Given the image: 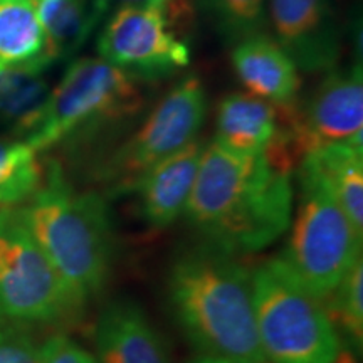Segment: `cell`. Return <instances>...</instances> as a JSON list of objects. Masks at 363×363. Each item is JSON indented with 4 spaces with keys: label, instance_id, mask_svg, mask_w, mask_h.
Instances as JSON below:
<instances>
[{
    "label": "cell",
    "instance_id": "9",
    "mask_svg": "<svg viewBox=\"0 0 363 363\" xmlns=\"http://www.w3.org/2000/svg\"><path fill=\"white\" fill-rule=\"evenodd\" d=\"M278 135L272 145L294 165L308 153L328 145H362V66L330 69L306 101H298L289 110H278Z\"/></svg>",
    "mask_w": 363,
    "mask_h": 363
},
{
    "label": "cell",
    "instance_id": "1",
    "mask_svg": "<svg viewBox=\"0 0 363 363\" xmlns=\"http://www.w3.org/2000/svg\"><path fill=\"white\" fill-rule=\"evenodd\" d=\"M291 175L264 152H234L212 140L184 216L203 242L238 256L262 251L291 224Z\"/></svg>",
    "mask_w": 363,
    "mask_h": 363
},
{
    "label": "cell",
    "instance_id": "24",
    "mask_svg": "<svg viewBox=\"0 0 363 363\" xmlns=\"http://www.w3.org/2000/svg\"><path fill=\"white\" fill-rule=\"evenodd\" d=\"M40 343L24 326L0 325V363H38Z\"/></svg>",
    "mask_w": 363,
    "mask_h": 363
},
{
    "label": "cell",
    "instance_id": "4",
    "mask_svg": "<svg viewBox=\"0 0 363 363\" xmlns=\"http://www.w3.org/2000/svg\"><path fill=\"white\" fill-rule=\"evenodd\" d=\"M138 79L101 57H79L19 133L35 152L93 142L125 128L143 110Z\"/></svg>",
    "mask_w": 363,
    "mask_h": 363
},
{
    "label": "cell",
    "instance_id": "17",
    "mask_svg": "<svg viewBox=\"0 0 363 363\" xmlns=\"http://www.w3.org/2000/svg\"><path fill=\"white\" fill-rule=\"evenodd\" d=\"M33 4L52 61L79 51L99 24L91 0H33Z\"/></svg>",
    "mask_w": 363,
    "mask_h": 363
},
{
    "label": "cell",
    "instance_id": "25",
    "mask_svg": "<svg viewBox=\"0 0 363 363\" xmlns=\"http://www.w3.org/2000/svg\"><path fill=\"white\" fill-rule=\"evenodd\" d=\"M38 363H96V358L76 340L56 335L40 345Z\"/></svg>",
    "mask_w": 363,
    "mask_h": 363
},
{
    "label": "cell",
    "instance_id": "2",
    "mask_svg": "<svg viewBox=\"0 0 363 363\" xmlns=\"http://www.w3.org/2000/svg\"><path fill=\"white\" fill-rule=\"evenodd\" d=\"M172 311L201 355L266 363L256 328L252 271L208 242L182 251L169 272Z\"/></svg>",
    "mask_w": 363,
    "mask_h": 363
},
{
    "label": "cell",
    "instance_id": "10",
    "mask_svg": "<svg viewBox=\"0 0 363 363\" xmlns=\"http://www.w3.org/2000/svg\"><path fill=\"white\" fill-rule=\"evenodd\" d=\"M98 52L138 81L169 78L190 65L189 44L155 7H121L111 12L98 38Z\"/></svg>",
    "mask_w": 363,
    "mask_h": 363
},
{
    "label": "cell",
    "instance_id": "11",
    "mask_svg": "<svg viewBox=\"0 0 363 363\" xmlns=\"http://www.w3.org/2000/svg\"><path fill=\"white\" fill-rule=\"evenodd\" d=\"M276 43L298 71L315 74L337 67L342 38L330 0H269Z\"/></svg>",
    "mask_w": 363,
    "mask_h": 363
},
{
    "label": "cell",
    "instance_id": "21",
    "mask_svg": "<svg viewBox=\"0 0 363 363\" xmlns=\"http://www.w3.org/2000/svg\"><path fill=\"white\" fill-rule=\"evenodd\" d=\"M338 335L353 352L363 342V259L357 262L325 299Z\"/></svg>",
    "mask_w": 363,
    "mask_h": 363
},
{
    "label": "cell",
    "instance_id": "8",
    "mask_svg": "<svg viewBox=\"0 0 363 363\" xmlns=\"http://www.w3.org/2000/svg\"><path fill=\"white\" fill-rule=\"evenodd\" d=\"M207 116V91L197 76L179 81L128 138L98 165L96 179L111 197L131 194L147 172L197 138Z\"/></svg>",
    "mask_w": 363,
    "mask_h": 363
},
{
    "label": "cell",
    "instance_id": "18",
    "mask_svg": "<svg viewBox=\"0 0 363 363\" xmlns=\"http://www.w3.org/2000/svg\"><path fill=\"white\" fill-rule=\"evenodd\" d=\"M52 62L0 61V118L16 125L17 135L29 125L49 94L44 71Z\"/></svg>",
    "mask_w": 363,
    "mask_h": 363
},
{
    "label": "cell",
    "instance_id": "6",
    "mask_svg": "<svg viewBox=\"0 0 363 363\" xmlns=\"http://www.w3.org/2000/svg\"><path fill=\"white\" fill-rule=\"evenodd\" d=\"M298 165V207L281 257L316 296L325 299L362 259L363 233L315 172L303 162Z\"/></svg>",
    "mask_w": 363,
    "mask_h": 363
},
{
    "label": "cell",
    "instance_id": "3",
    "mask_svg": "<svg viewBox=\"0 0 363 363\" xmlns=\"http://www.w3.org/2000/svg\"><path fill=\"white\" fill-rule=\"evenodd\" d=\"M19 208L27 229L81 308L106 284L115 256L111 212L101 194L79 192L51 162L43 184Z\"/></svg>",
    "mask_w": 363,
    "mask_h": 363
},
{
    "label": "cell",
    "instance_id": "16",
    "mask_svg": "<svg viewBox=\"0 0 363 363\" xmlns=\"http://www.w3.org/2000/svg\"><path fill=\"white\" fill-rule=\"evenodd\" d=\"M323 182L348 219L363 233V148L337 143L318 148L301 158Z\"/></svg>",
    "mask_w": 363,
    "mask_h": 363
},
{
    "label": "cell",
    "instance_id": "23",
    "mask_svg": "<svg viewBox=\"0 0 363 363\" xmlns=\"http://www.w3.org/2000/svg\"><path fill=\"white\" fill-rule=\"evenodd\" d=\"M91 7L99 22L106 13L121 7L160 9L180 34L190 29L195 16V0H91Z\"/></svg>",
    "mask_w": 363,
    "mask_h": 363
},
{
    "label": "cell",
    "instance_id": "13",
    "mask_svg": "<svg viewBox=\"0 0 363 363\" xmlns=\"http://www.w3.org/2000/svg\"><path fill=\"white\" fill-rule=\"evenodd\" d=\"M233 66L252 96L266 99L276 110L298 104L301 89L298 67L271 35L259 33L235 43Z\"/></svg>",
    "mask_w": 363,
    "mask_h": 363
},
{
    "label": "cell",
    "instance_id": "19",
    "mask_svg": "<svg viewBox=\"0 0 363 363\" xmlns=\"http://www.w3.org/2000/svg\"><path fill=\"white\" fill-rule=\"evenodd\" d=\"M0 61L54 62L33 0H0Z\"/></svg>",
    "mask_w": 363,
    "mask_h": 363
},
{
    "label": "cell",
    "instance_id": "7",
    "mask_svg": "<svg viewBox=\"0 0 363 363\" xmlns=\"http://www.w3.org/2000/svg\"><path fill=\"white\" fill-rule=\"evenodd\" d=\"M81 310L19 208H0V323L57 325Z\"/></svg>",
    "mask_w": 363,
    "mask_h": 363
},
{
    "label": "cell",
    "instance_id": "12",
    "mask_svg": "<svg viewBox=\"0 0 363 363\" xmlns=\"http://www.w3.org/2000/svg\"><path fill=\"white\" fill-rule=\"evenodd\" d=\"M203 148L206 142L197 136L152 167L131 190L138 195L140 212L152 229H167L184 216Z\"/></svg>",
    "mask_w": 363,
    "mask_h": 363
},
{
    "label": "cell",
    "instance_id": "27",
    "mask_svg": "<svg viewBox=\"0 0 363 363\" xmlns=\"http://www.w3.org/2000/svg\"><path fill=\"white\" fill-rule=\"evenodd\" d=\"M192 363H239L234 360H227V358H219V357H208V355H201L197 357Z\"/></svg>",
    "mask_w": 363,
    "mask_h": 363
},
{
    "label": "cell",
    "instance_id": "5",
    "mask_svg": "<svg viewBox=\"0 0 363 363\" xmlns=\"http://www.w3.org/2000/svg\"><path fill=\"white\" fill-rule=\"evenodd\" d=\"M257 338L266 363H331L343 340L325 301L283 257L252 271Z\"/></svg>",
    "mask_w": 363,
    "mask_h": 363
},
{
    "label": "cell",
    "instance_id": "22",
    "mask_svg": "<svg viewBox=\"0 0 363 363\" xmlns=\"http://www.w3.org/2000/svg\"><path fill=\"white\" fill-rule=\"evenodd\" d=\"M267 0H195L217 33L229 43L259 34L267 24Z\"/></svg>",
    "mask_w": 363,
    "mask_h": 363
},
{
    "label": "cell",
    "instance_id": "20",
    "mask_svg": "<svg viewBox=\"0 0 363 363\" xmlns=\"http://www.w3.org/2000/svg\"><path fill=\"white\" fill-rule=\"evenodd\" d=\"M24 140H0V208L24 206L40 187L44 167Z\"/></svg>",
    "mask_w": 363,
    "mask_h": 363
},
{
    "label": "cell",
    "instance_id": "26",
    "mask_svg": "<svg viewBox=\"0 0 363 363\" xmlns=\"http://www.w3.org/2000/svg\"><path fill=\"white\" fill-rule=\"evenodd\" d=\"M331 363H358V360H357L355 352H353L352 348L342 347V350H340L337 358H335Z\"/></svg>",
    "mask_w": 363,
    "mask_h": 363
},
{
    "label": "cell",
    "instance_id": "15",
    "mask_svg": "<svg viewBox=\"0 0 363 363\" xmlns=\"http://www.w3.org/2000/svg\"><path fill=\"white\" fill-rule=\"evenodd\" d=\"M278 128L274 104L249 93H230L217 106L214 142L234 152L259 153L272 143Z\"/></svg>",
    "mask_w": 363,
    "mask_h": 363
},
{
    "label": "cell",
    "instance_id": "14",
    "mask_svg": "<svg viewBox=\"0 0 363 363\" xmlns=\"http://www.w3.org/2000/svg\"><path fill=\"white\" fill-rule=\"evenodd\" d=\"M96 363H170L160 333L136 303L121 299L104 308L94 331Z\"/></svg>",
    "mask_w": 363,
    "mask_h": 363
}]
</instances>
